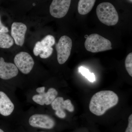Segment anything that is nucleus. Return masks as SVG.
Masks as SVG:
<instances>
[{
	"label": "nucleus",
	"mask_w": 132,
	"mask_h": 132,
	"mask_svg": "<svg viewBox=\"0 0 132 132\" xmlns=\"http://www.w3.org/2000/svg\"><path fill=\"white\" fill-rule=\"evenodd\" d=\"M45 88H46L45 86L40 87L37 88L36 89V92L39 94H42L45 93Z\"/></svg>",
	"instance_id": "obj_23"
},
{
	"label": "nucleus",
	"mask_w": 132,
	"mask_h": 132,
	"mask_svg": "<svg viewBox=\"0 0 132 132\" xmlns=\"http://www.w3.org/2000/svg\"><path fill=\"white\" fill-rule=\"evenodd\" d=\"M62 108L64 110L66 109L71 112H72L74 111V107L72 104V102L70 100H67L64 101L62 106Z\"/></svg>",
	"instance_id": "obj_18"
},
{
	"label": "nucleus",
	"mask_w": 132,
	"mask_h": 132,
	"mask_svg": "<svg viewBox=\"0 0 132 132\" xmlns=\"http://www.w3.org/2000/svg\"><path fill=\"white\" fill-rule=\"evenodd\" d=\"M71 0H53L50 7L52 16L57 19L63 18L67 13Z\"/></svg>",
	"instance_id": "obj_8"
},
{
	"label": "nucleus",
	"mask_w": 132,
	"mask_h": 132,
	"mask_svg": "<svg viewBox=\"0 0 132 132\" xmlns=\"http://www.w3.org/2000/svg\"><path fill=\"white\" fill-rule=\"evenodd\" d=\"M13 38L6 32H0V48H9L14 45Z\"/></svg>",
	"instance_id": "obj_13"
},
{
	"label": "nucleus",
	"mask_w": 132,
	"mask_h": 132,
	"mask_svg": "<svg viewBox=\"0 0 132 132\" xmlns=\"http://www.w3.org/2000/svg\"><path fill=\"white\" fill-rule=\"evenodd\" d=\"M118 102L119 97L114 92L109 90L100 91L92 97L89 109L94 114L100 116L109 109L116 105Z\"/></svg>",
	"instance_id": "obj_1"
},
{
	"label": "nucleus",
	"mask_w": 132,
	"mask_h": 132,
	"mask_svg": "<svg viewBox=\"0 0 132 132\" xmlns=\"http://www.w3.org/2000/svg\"><path fill=\"white\" fill-rule=\"evenodd\" d=\"M125 67L127 72L129 75L132 76V53L129 54L126 58L125 61Z\"/></svg>",
	"instance_id": "obj_16"
},
{
	"label": "nucleus",
	"mask_w": 132,
	"mask_h": 132,
	"mask_svg": "<svg viewBox=\"0 0 132 132\" xmlns=\"http://www.w3.org/2000/svg\"><path fill=\"white\" fill-rule=\"evenodd\" d=\"M44 98L45 105H50L57 97L58 93L57 90L53 88H50L47 92L42 94Z\"/></svg>",
	"instance_id": "obj_14"
},
{
	"label": "nucleus",
	"mask_w": 132,
	"mask_h": 132,
	"mask_svg": "<svg viewBox=\"0 0 132 132\" xmlns=\"http://www.w3.org/2000/svg\"><path fill=\"white\" fill-rule=\"evenodd\" d=\"M72 46V39L66 35L61 36L55 45L57 59L60 64H64L68 60Z\"/></svg>",
	"instance_id": "obj_5"
},
{
	"label": "nucleus",
	"mask_w": 132,
	"mask_h": 132,
	"mask_svg": "<svg viewBox=\"0 0 132 132\" xmlns=\"http://www.w3.org/2000/svg\"><path fill=\"white\" fill-rule=\"evenodd\" d=\"M96 0H79L78 2V10L81 15L87 14L92 10Z\"/></svg>",
	"instance_id": "obj_12"
},
{
	"label": "nucleus",
	"mask_w": 132,
	"mask_h": 132,
	"mask_svg": "<svg viewBox=\"0 0 132 132\" xmlns=\"http://www.w3.org/2000/svg\"><path fill=\"white\" fill-rule=\"evenodd\" d=\"M55 113L57 117L61 118V119H64L65 118L66 116V113L65 112L64 110H57L55 112Z\"/></svg>",
	"instance_id": "obj_21"
},
{
	"label": "nucleus",
	"mask_w": 132,
	"mask_h": 132,
	"mask_svg": "<svg viewBox=\"0 0 132 132\" xmlns=\"http://www.w3.org/2000/svg\"><path fill=\"white\" fill-rule=\"evenodd\" d=\"M15 109L13 102L4 92L0 91V114L4 116L11 115Z\"/></svg>",
	"instance_id": "obj_11"
},
{
	"label": "nucleus",
	"mask_w": 132,
	"mask_h": 132,
	"mask_svg": "<svg viewBox=\"0 0 132 132\" xmlns=\"http://www.w3.org/2000/svg\"><path fill=\"white\" fill-rule=\"evenodd\" d=\"M78 71L90 82H93L96 80L94 73L90 72L88 69L84 67H80L78 68Z\"/></svg>",
	"instance_id": "obj_15"
},
{
	"label": "nucleus",
	"mask_w": 132,
	"mask_h": 132,
	"mask_svg": "<svg viewBox=\"0 0 132 132\" xmlns=\"http://www.w3.org/2000/svg\"><path fill=\"white\" fill-rule=\"evenodd\" d=\"M14 62L18 70L25 75L31 72L35 64L32 56L28 53L24 52L16 54L14 59Z\"/></svg>",
	"instance_id": "obj_6"
},
{
	"label": "nucleus",
	"mask_w": 132,
	"mask_h": 132,
	"mask_svg": "<svg viewBox=\"0 0 132 132\" xmlns=\"http://www.w3.org/2000/svg\"><path fill=\"white\" fill-rule=\"evenodd\" d=\"M0 132H5L1 129H0Z\"/></svg>",
	"instance_id": "obj_24"
},
{
	"label": "nucleus",
	"mask_w": 132,
	"mask_h": 132,
	"mask_svg": "<svg viewBox=\"0 0 132 132\" xmlns=\"http://www.w3.org/2000/svg\"><path fill=\"white\" fill-rule=\"evenodd\" d=\"M27 28L22 22H14L11 27V35L15 44L22 47L25 41V35Z\"/></svg>",
	"instance_id": "obj_10"
},
{
	"label": "nucleus",
	"mask_w": 132,
	"mask_h": 132,
	"mask_svg": "<svg viewBox=\"0 0 132 132\" xmlns=\"http://www.w3.org/2000/svg\"><path fill=\"white\" fill-rule=\"evenodd\" d=\"M29 125L34 127L51 129L55 126V121L52 117L47 114H35L29 119Z\"/></svg>",
	"instance_id": "obj_7"
},
{
	"label": "nucleus",
	"mask_w": 132,
	"mask_h": 132,
	"mask_svg": "<svg viewBox=\"0 0 132 132\" xmlns=\"http://www.w3.org/2000/svg\"><path fill=\"white\" fill-rule=\"evenodd\" d=\"M128 125L125 132H132V115L131 114L128 118Z\"/></svg>",
	"instance_id": "obj_20"
},
{
	"label": "nucleus",
	"mask_w": 132,
	"mask_h": 132,
	"mask_svg": "<svg viewBox=\"0 0 132 132\" xmlns=\"http://www.w3.org/2000/svg\"><path fill=\"white\" fill-rule=\"evenodd\" d=\"M85 48L93 53L104 52L112 48L110 40L98 34H92L88 36L85 43Z\"/></svg>",
	"instance_id": "obj_3"
},
{
	"label": "nucleus",
	"mask_w": 132,
	"mask_h": 132,
	"mask_svg": "<svg viewBox=\"0 0 132 132\" xmlns=\"http://www.w3.org/2000/svg\"><path fill=\"white\" fill-rule=\"evenodd\" d=\"M129 1L130 2H132V0H129Z\"/></svg>",
	"instance_id": "obj_25"
},
{
	"label": "nucleus",
	"mask_w": 132,
	"mask_h": 132,
	"mask_svg": "<svg viewBox=\"0 0 132 132\" xmlns=\"http://www.w3.org/2000/svg\"><path fill=\"white\" fill-rule=\"evenodd\" d=\"M19 70L13 63L5 62L2 57H0V78L5 80L13 79L17 76Z\"/></svg>",
	"instance_id": "obj_9"
},
{
	"label": "nucleus",
	"mask_w": 132,
	"mask_h": 132,
	"mask_svg": "<svg viewBox=\"0 0 132 132\" xmlns=\"http://www.w3.org/2000/svg\"><path fill=\"white\" fill-rule=\"evenodd\" d=\"M54 37L47 35L41 41L37 42L33 49V53L36 56L39 55L41 59H46L52 55L53 51L52 47L55 44Z\"/></svg>",
	"instance_id": "obj_4"
},
{
	"label": "nucleus",
	"mask_w": 132,
	"mask_h": 132,
	"mask_svg": "<svg viewBox=\"0 0 132 132\" xmlns=\"http://www.w3.org/2000/svg\"><path fill=\"white\" fill-rule=\"evenodd\" d=\"M96 13L99 20L107 26H114L119 21L118 12L113 5L110 3H100L97 6Z\"/></svg>",
	"instance_id": "obj_2"
},
{
	"label": "nucleus",
	"mask_w": 132,
	"mask_h": 132,
	"mask_svg": "<svg viewBox=\"0 0 132 132\" xmlns=\"http://www.w3.org/2000/svg\"><path fill=\"white\" fill-rule=\"evenodd\" d=\"M33 101L36 104L41 106L45 105L44 98L43 94H36L33 95L32 97Z\"/></svg>",
	"instance_id": "obj_19"
},
{
	"label": "nucleus",
	"mask_w": 132,
	"mask_h": 132,
	"mask_svg": "<svg viewBox=\"0 0 132 132\" xmlns=\"http://www.w3.org/2000/svg\"><path fill=\"white\" fill-rule=\"evenodd\" d=\"M64 101L63 97H57L51 104L53 109L55 111L58 110H64L62 108V106Z\"/></svg>",
	"instance_id": "obj_17"
},
{
	"label": "nucleus",
	"mask_w": 132,
	"mask_h": 132,
	"mask_svg": "<svg viewBox=\"0 0 132 132\" xmlns=\"http://www.w3.org/2000/svg\"><path fill=\"white\" fill-rule=\"evenodd\" d=\"M0 32L6 33L9 32L8 28L4 26L1 21V15H0Z\"/></svg>",
	"instance_id": "obj_22"
},
{
	"label": "nucleus",
	"mask_w": 132,
	"mask_h": 132,
	"mask_svg": "<svg viewBox=\"0 0 132 132\" xmlns=\"http://www.w3.org/2000/svg\"></svg>",
	"instance_id": "obj_26"
}]
</instances>
